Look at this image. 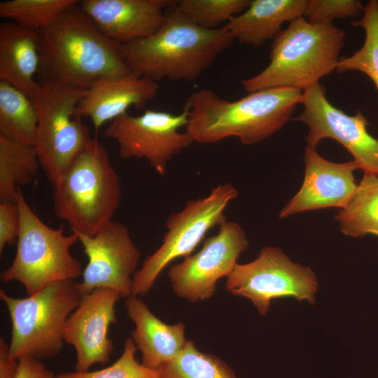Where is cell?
<instances>
[{
    "instance_id": "1",
    "label": "cell",
    "mask_w": 378,
    "mask_h": 378,
    "mask_svg": "<svg viewBox=\"0 0 378 378\" xmlns=\"http://www.w3.org/2000/svg\"><path fill=\"white\" fill-rule=\"evenodd\" d=\"M39 85H68L88 89L96 81L131 72L120 45L106 37L82 9L80 1L38 30Z\"/></svg>"
},
{
    "instance_id": "2",
    "label": "cell",
    "mask_w": 378,
    "mask_h": 378,
    "mask_svg": "<svg viewBox=\"0 0 378 378\" xmlns=\"http://www.w3.org/2000/svg\"><path fill=\"white\" fill-rule=\"evenodd\" d=\"M302 95L300 90L273 88L231 102L212 90H200L185 101L183 108L188 115L186 132L200 144L233 136L244 145L256 144L284 127L302 103Z\"/></svg>"
},
{
    "instance_id": "3",
    "label": "cell",
    "mask_w": 378,
    "mask_h": 378,
    "mask_svg": "<svg viewBox=\"0 0 378 378\" xmlns=\"http://www.w3.org/2000/svg\"><path fill=\"white\" fill-rule=\"evenodd\" d=\"M234 38L223 27L202 28L186 17L177 1L167 8L158 30L147 38L120 45L130 70L156 83L192 81L206 70Z\"/></svg>"
},
{
    "instance_id": "4",
    "label": "cell",
    "mask_w": 378,
    "mask_h": 378,
    "mask_svg": "<svg viewBox=\"0 0 378 378\" xmlns=\"http://www.w3.org/2000/svg\"><path fill=\"white\" fill-rule=\"evenodd\" d=\"M344 38L333 24L295 19L273 39L267 67L241 85L248 92L273 88L303 91L336 70Z\"/></svg>"
},
{
    "instance_id": "5",
    "label": "cell",
    "mask_w": 378,
    "mask_h": 378,
    "mask_svg": "<svg viewBox=\"0 0 378 378\" xmlns=\"http://www.w3.org/2000/svg\"><path fill=\"white\" fill-rule=\"evenodd\" d=\"M53 188V209L72 232L95 236L121 199L120 178L104 146L92 139Z\"/></svg>"
},
{
    "instance_id": "6",
    "label": "cell",
    "mask_w": 378,
    "mask_h": 378,
    "mask_svg": "<svg viewBox=\"0 0 378 378\" xmlns=\"http://www.w3.org/2000/svg\"><path fill=\"white\" fill-rule=\"evenodd\" d=\"M83 295L74 280L53 283L25 298H12L1 289L12 323L10 357L39 360L55 357L64 342L67 318Z\"/></svg>"
},
{
    "instance_id": "7",
    "label": "cell",
    "mask_w": 378,
    "mask_h": 378,
    "mask_svg": "<svg viewBox=\"0 0 378 378\" xmlns=\"http://www.w3.org/2000/svg\"><path fill=\"white\" fill-rule=\"evenodd\" d=\"M20 216L17 251L12 264L2 271L3 281L21 283L28 296L55 282L74 280L83 274L80 261L70 253L78 237L66 235L61 225L51 228L34 212L21 189L17 188Z\"/></svg>"
},
{
    "instance_id": "8",
    "label": "cell",
    "mask_w": 378,
    "mask_h": 378,
    "mask_svg": "<svg viewBox=\"0 0 378 378\" xmlns=\"http://www.w3.org/2000/svg\"><path fill=\"white\" fill-rule=\"evenodd\" d=\"M88 89L68 85H40L30 98L38 114L34 147L41 167L56 185L91 138L75 110Z\"/></svg>"
},
{
    "instance_id": "9",
    "label": "cell",
    "mask_w": 378,
    "mask_h": 378,
    "mask_svg": "<svg viewBox=\"0 0 378 378\" xmlns=\"http://www.w3.org/2000/svg\"><path fill=\"white\" fill-rule=\"evenodd\" d=\"M237 196L232 184H219L206 197L190 200L181 211L172 213L166 221L167 230L162 245L145 259L133 276L132 295L148 293L170 262L190 255L210 230L226 222L225 209Z\"/></svg>"
},
{
    "instance_id": "10",
    "label": "cell",
    "mask_w": 378,
    "mask_h": 378,
    "mask_svg": "<svg viewBox=\"0 0 378 378\" xmlns=\"http://www.w3.org/2000/svg\"><path fill=\"white\" fill-rule=\"evenodd\" d=\"M226 278V289L250 300L263 316L277 298H293L313 304L318 286L309 267L293 262L276 246L262 248L250 262L237 263Z\"/></svg>"
},
{
    "instance_id": "11",
    "label": "cell",
    "mask_w": 378,
    "mask_h": 378,
    "mask_svg": "<svg viewBox=\"0 0 378 378\" xmlns=\"http://www.w3.org/2000/svg\"><path fill=\"white\" fill-rule=\"evenodd\" d=\"M188 122L185 108L178 114L146 109L139 115H121L110 122L104 134L116 141L120 158L144 159L164 175L169 162L194 142L180 132Z\"/></svg>"
},
{
    "instance_id": "12",
    "label": "cell",
    "mask_w": 378,
    "mask_h": 378,
    "mask_svg": "<svg viewBox=\"0 0 378 378\" xmlns=\"http://www.w3.org/2000/svg\"><path fill=\"white\" fill-rule=\"evenodd\" d=\"M301 104L304 109L294 120L309 128L307 147L316 148L322 139H334L351 153L364 174L378 177V139L368 131V121L359 108L349 115L335 107L319 82L303 90Z\"/></svg>"
},
{
    "instance_id": "13",
    "label": "cell",
    "mask_w": 378,
    "mask_h": 378,
    "mask_svg": "<svg viewBox=\"0 0 378 378\" xmlns=\"http://www.w3.org/2000/svg\"><path fill=\"white\" fill-rule=\"evenodd\" d=\"M248 246L241 226L227 220L216 234L204 241L198 252L170 267L168 276L174 293L192 302L211 298L218 281L232 272Z\"/></svg>"
},
{
    "instance_id": "14",
    "label": "cell",
    "mask_w": 378,
    "mask_h": 378,
    "mask_svg": "<svg viewBox=\"0 0 378 378\" xmlns=\"http://www.w3.org/2000/svg\"><path fill=\"white\" fill-rule=\"evenodd\" d=\"M76 234L88 258L82 274L83 281L78 283L82 293L106 288L118 291L121 298L131 296L132 279L141 253L128 228L111 220L94 237Z\"/></svg>"
},
{
    "instance_id": "15",
    "label": "cell",
    "mask_w": 378,
    "mask_h": 378,
    "mask_svg": "<svg viewBox=\"0 0 378 378\" xmlns=\"http://www.w3.org/2000/svg\"><path fill=\"white\" fill-rule=\"evenodd\" d=\"M120 298L115 290L96 288L83 296L67 318L63 339L76 350V371H88L94 364L104 365L110 360L113 344L108 330L116 323L115 305Z\"/></svg>"
},
{
    "instance_id": "16",
    "label": "cell",
    "mask_w": 378,
    "mask_h": 378,
    "mask_svg": "<svg viewBox=\"0 0 378 378\" xmlns=\"http://www.w3.org/2000/svg\"><path fill=\"white\" fill-rule=\"evenodd\" d=\"M305 173L299 191L282 208L279 218L328 207H346L355 195L354 173L359 169L355 160L336 163L321 157L316 148L306 147Z\"/></svg>"
},
{
    "instance_id": "17",
    "label": "cell",
    "mask_w": 378,
    "mask_h": 378,
    "mask_svg": "<svg viewBox=\"0 0 378 378\" xmlns=\"http://www.w3.org/2000/svg\"><path fill=\"white\" fill-rule=\"evenodd\" d=\"M172 0H83L80 4L99 31L122 45L150 36L162 25Z\"/></svg>"
},
{
    "instance_id": "18",
    "label": "cell",
    "mask_w": 378,
    "mask_h": 378,
    "mask_svg": "<svg viewBox=\"0 0 378 378\" xmlns=\"http://www.w3.org/2000/svg\"><path fill=\"white\" fill-rule=\"evenodd\" d=\"M158 91V83L133 72L102 78L92 85L78 104L75 114L89 118L97 131L104 123L127 113L130 106L141 108Z\"/></svg>"
},
{
    "instance_id": "19",
    "label": "cell",
    "mask_w": 378,
    "mask_h": 378,
    "mask_svg": "<svg viewBox=\"0 0 378 378\" xmlns=\"http://www.w3.org/2000/svg\"><path fill=\"white\" fill-rule=\"evenodd\" d=\"M125 304L128 316L135 324L131 338L141 351L143 365L158 370L181 352L187 342L183 323L162 322L136 296L127 298Z\"/></svg>"
},
{
    "instance_id": "20",
    "label": "cell",
    "mask_w": 378,
    "mask_h": 378,
    "mask_svg": "<svg viewBox=\"0 0 378 378\" xmlns=\"http://www.w3.org/2000/svg\"><path fill=\"white\" fill-rule=\"evenodd\" d=\"M37 31L15 22L0 24V80L10 83L29 98L40 88L34 79L40 53Z\"/></svg>"
},
{
    "instance_id": "21",
    "label": "cell",
    "mask_w": 378,
    "mask_h": 378,
    "mask_svg": "<svg viewBox=\"0 0 378 378\" xmlns=\"http://www.w3.org/2000/svg\"><path fill=\"white\" fill-rule=\"evenodd\" d=\"M306 5L307 0H253L223 27L240 43L260 47L274 39L285 22L303 17Z\"/></svg>"
},
{
    "instance_id": "22",
    "label": "cell",
    "mask_w": 378,
    "mask_h": 378,
    "mask_svg": "<svg viewBox=\"0 0 378 378\" xmlns=\"http://www.w3.org/2000/svg\"><path fill=\"white\" fill-rule=\"evenodd\" d=\"M41 164L33 145L0 135V202H17V188L32 183Z\"/></svg>"
},
{
    "instance_id": "23",
    "label": "cell",
    "mask_w": 378,
    "mask_h": 378,
    "mask_svg": "<svg viewBox=\"0 0 378 378\" xmlns=\"http://www.w3.org/2000/svg\"><path fill=\"white\" fill-rule=\"evenodd\" d=\"M38 114L32 100L23 92L0 80V135L34 146Z\"/></svg>"
},
{
    "instance_id": "24",
    "label": "cell",
    "mask_w": 378,
    "mask_h": 378,
    "mask_svg": "<svg viewBox=\"0 0 378 378\" xmlns=\"http://www.w3.org/2000/svg\"><path fill=\"white\" fill-rule=\"evenodd\" d=\"M335 219L346 236H378V177L364 174L351 200L338 211Z\"/></svg>"
},
{
    "instance_id": "25",
    "label": "cell",
    "mask_w": 378,
    "mask_h": 378,
    "mask_svg": "<svg viewBox=\"0 0 378 378\" xmlns=\"http://www.w3.org/2000/svg\"><path fill=\"white\" fill-rule=\"evenodd\" d=\"M363 13L358 20L351 21V24L364 29V43L350 57H340L336 71L339 73L360 71L372 80L378 92V1L370 0Z\"/></svg>"
},
{
    "instance_id": "26",
    "label": "cell",
    "mask_w": 378,
    "mask_h": 378,
    "mask_svg": "<svg viewBox=\"0 0 378 378\" xmlns=\"http://www.w3.org/2000/svg\"><path fill=\"white\" fill-rule=\"evenodd\" d=\"M158 370L161 378H236L227 364L199 351L192 340H187L181 352Z\"/></svg>"
},
{
    "instance_id": "27",
    "label": "cell",
    "mask_w": 378,
    "mask_h": 378,
    "mask_svg": "<svg viewBox=\"0 0 378 378\" xmlns=\"http://www.w3.org/2000/svg\"><path fill=\"white\" fill-rule=\"evenodd\" d=\"M76 0H8L0 2V16L33 30L42 29Z\"/></svg>"
},
{
    "instance_id": "28",
    "label": "cell",
    "mask_w": 378,
    "mask_h": 378,
    "mask_svg": "<svg viewBox=\"0 0 378 378\" xmlns=\"http://www.w3.org/2000/svg\"><path fill=\"white\" fill-rule=\"evenodd\" d=\"M250 4V0L177 1L178 8L186 17L207 29H218L220 24L243 13Z\"/></svg>"
},
{
    "instance_id": "29",
    "label": "cell",
    "mask_w": 378,
    "mask_h": 378,
    "mask_svg": "<svg viewBox=\"0 0 378 378\" xmlns=\"http://www.w3.org/2000/svg\"><path fill=\"white\" fill-rule=\"evenodd\" d=\"M137 349L133 340L127 337L122 355L110 366L95 371L62 372L57 378H161L158 370L149 369L136 360Z\"/></svg>"
},
{
    "instance_id": "30",
    "label": "cell",
    "mask_w": 378,
    "mask_h": 378,
    "mask_svg": "<svg viewBox=\"0 0 378 378\" xmlns=\"http://www.w3.org/2000/svg\"><path fill=\"white\" fill-rule=\"evenodd\" d=\"M363 9L357 0H307L304 17L310 23L332 24L335 19L356 18Z\"/></svg>"
},
{
    "instance_id": "31",
    "label": "cell",
    "mask_w": 378,
    "mask_h": 378,
    "mask_svg": "<svg viewBox=\"0 0 378 378\" xmlns=\"http://www.w3.org/2000/svg\"><path fill=\"white\" fill-rule=\"evenodd\" d=\"M20 216L17 202H0V251L18 240Z\"/></svg>"
},
{
    "instance_id": "32",
    "label": "cell",
    "mask_w": 378,
    "mask_h": 378,
    "mask_svg": "<svg viewBox=\"0 0 378 378\" xmlns=\"http://www.w3.org/2000/svg\"><path fill=\"white\" fill-rule=\"evenodd\" d=\"M19 367L16 378H57L39 360L22 358L18 360Z\"/></svg>"
},
{
    "instance_id": "33",
    "label": "cell",
    "mask_w": 378,
    "mask_h": 378,
    "mask_svg": "<svg viewBox=\"0 0 378 378\" xmlns=\"http://www.w3.org/2000/svg\"><path fill=\"white\" fill-rule=\"evenodd\" d=\"M18 360L9 355V344L4 338L0 339V378H16L18 372Z\"/></svg>"
}]
</instances>
